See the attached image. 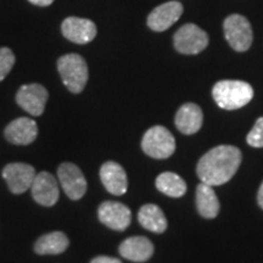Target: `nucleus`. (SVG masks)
<instances>
[{"label": "nucleus", "mask_w": 263, "mask_h": 263, "mask_svg": "<svg viewBox=\"0 0 263 263\" xmlns=\"http://www.w3.org/2000/svg\"><path fill=\"white\" fill-rule=\"evenodd\" d=\"M15 65V55L9 48H0V82L10 73Z\"/></svg>", "instance_id": "obj_22"}, {"label": "nucleus", "mask_w": 263, "mask_h": 263, "mask_svg": "<svg viewBox=\"0 0 263 263\" xmlns=\"http://www.w3.org/2000/svg\"><path fill=\"white\" fill-rule=\"evenodd\" d=\"M31 192L34 201L45 207L54 206L60 196L58 180L49 172H41L35 176Z\"/></svg>", "instance_id": "obj_11"}, {"label": "nucleus", "mask_w": 263, "mask_h": 263, "mask_svg": "<svg viewBox=\"0 0 263 263\" xmlns=\"http://www.w3.org/2000/svg\"><path fill=\"white\" fill-rule=\"evenodd\" d=\"M2 174L10 192L14 194H22L31 189L33 180L37 176L34 167L22 162L6 164Z\"/></svg>", "instance_id": "obj_8"}, {"label": "nucleus", "mask_w": 263, "mask_h": 263, "mask_svg": "<svg viewBox=\"0 0 263 263\" xmlns=\"http://www.w3.org/2000/svg\"><path fill=\"white\" fill-rule=\"evenodd\" d=\"M58 178L67 197L71 200H81L87 193V180L83 172L76 164L65 162L58 170Z\"/></svg>", "instance_id": "obj_7"}, {"label": "nucleus", "mask_w": 263, "mask_h": 263, "mask_svg": "<svg viewBox=\"0 0 263 263\" xmlns=\"http://www.w3.org/2000/svg\"><path fill=\"white\" fill-rule=\"evenodd\" d=\"M173 44L177 51L185 55H195L205 50L209 44L207 33L194 24L184 25L176 32Z\"/></svg>", "instance_id": "obj_6"}, {"label": "nucleus", "mask_w": 263, "mask_h": 263, "mask_svg": "<svg viewBox=\"0 0 263 263\" xmlns=\"http://www.w3.org/2000/svg\"><path fill=\"white\" fill-rule=\"evenodd\" d=\"M62 34L76 44H87L97 37V26L93 21L81 17H67L62 22Z\"/></svg>", "instance_id": "obj_12"}, {"label": "nucleus", "mask_w": 263, "mask_h": 263, "mask_svg": "<svg viewBox=\"0 0 263 263\" xmlns=\"http://www.w3.org/2000/svg\"><path fill=\"white\" fill-rule=\"evenodd\" d=\"M141 149L153 159H167L172 156L176 150V140L167 128L162 126L151 127L144 134L141 140Z\"/></svg>", "instance_id": "obj_4"}, {"label": "nucleus", "mask_w": 263, "mask_h": 263, "mask_svg": "<svg viewBox=\"0 0 263 263\" xmlns=\"http://www.w3.org/2000/svg\"><path fill=\"white\" fill-rule=\"evenodd\" d=\"M28 2L37 6H49L50 4H52L54 0H28Z\"/></svg>", "instance_id": "obj_25"}, {"label": "nucleus", "mask_w": 263, "mask_h": 263, "mask_svg": "<svg viewBox=\"0 0 263 263\" xmlns=\"http://www.w3.org/2000/svg\"><path fill=\"white\" fill-rule=\"evenodd\" d=\"M90 263H122L118 258L108 257V256H98V257L93 258Z\"/></svg>", "instance_id": "obj_24"}, {"label": "nucleus", "mask_w": 263, "mask_h": 263, "mask_svg": "<svg viewBox=\"0 0 263 263\" xmlns=\"http://www.w3.org/2000/svg\"><path fill=\"white\" fill-rule=\"evenodd\" d=\"M183 14L179 2H168L157 6L147 16V26L155 32H163L178 21Z\"/></svg>", "instance_id": "obj_13"}, {"label": "nucleus", "mask_w": 263, "mask_h": 263, "mask_svg": "<svg viewBox=\"0 0 263 263\" xmlns=\"http://www.w3.org/2000/svg\"><path fill=\"white\" fill-rule=\"evenodd\" d=\"M241 163V153L238 147L221 145L206 153L199 163L196 173L202 183L211 186L222 185L234 177Z\"/></svg>", "instance_id": "obj_1"}, {"label": "nucleus", "mask_w": 263, "mask_h": 263, "mask_svg": "<svg viewBox=\"0 0 263 263\" xmlns=\"http://www.w3.org/2000/svg\"><path fill=\"white\" fill-rule=\"evenodd\" d=\"M70 240L62 232H51L42 235L34 244L38 255H60L67 250Z\"/></svg>", "instance_id": "obj_18"}, {"label": "nucleus", "mask_w": 263, "mask_h": 263, "mask_svg": "<svg viewBox=\"0 0 263 263\" xmlns=\"http://www.w3.org/2000/svg\"><path fill=\"white\" fill-rule=\"evenodd\" d=\"M138 221L143 228L157 234H161L167 229L166 216L159 206L153 203H147L141 207L138 213Z\"/></svg>", "instance_id": "obj_19"}, {"label": "nucleus", "mask_w": 263, "mask_h": 263, "mask_svg": "<svg viewBox=\"0 0 263 263\" xmlns=\"http://www.w3.org/2000/svg\"><path fill=\"white\" fill-rule=\"evenodd\" d=\"M48 98V90L42 84H25L16 94V103L32 116H41L45 110Z\"/></svg>", "instance_id": "obj_9"}, {"label": "nucleus", "mask_w": 263, "mask_h": 263, "mask_svg": "<svg viewBox=\"0 0 263 263\" xmlns=\"http://www.w3.org/2000/svg\"><path fill=\"white\" fill-rule=\"evenodd\" d=\"M122 257L133 262H145L154 255V245L145 236H132L118 249Z\"/></svg>", "instance_id": "obj_16"}, {"label": "nucleus", "mask_w": 263, "mask_h": 263, "mask_svg": "<svg viewBox=\"0 0 263 263\" xmlns=\"http://www.w3.org/2000/svg\"><path fill=\"white\" fill-rule=\"evenodd\" d=\"M246 140H248L249 145L254 147H263V117L258 118L254 128L248 134Z\"/></svg>", "instance_id": "obj_23"}, {"label": "nucleus", "mask_w": 263, "mask_h": 263, "mask_svg": "<svg viewBox=\"0 0 263 263\" xmlns=\"http://www.w3.org/2000/svg\"><path fill=\"white\" fill-rule=\"evenodd\" d=\"M257 200H258V205L261 206V209H263V183L261 184V186H259Z\"/></svg>", "instance_id": "obj_26"}, {"label": "nucleus", "mask_w": 263, "mask_h": 263, "mask_svg": "<svg viewBox=\"0 0 263 263\" xmlns=\"http://www.w3.org/2000/svg\"><path fill=\"white\" fill-rule=\"evenodd\" d=\"M4 136L14 145H29L37 139L38 126L28 117L16 118L5 128Z\"/></svg>", "instance_id": "obj_14"}, {"label": "nucleus", "mask_w": 263, "mask_h": 263, "mask_svg": "<svg viewBox=\"0 0 263 263\" xmlns=\"http://www.w3.org/2000/svg\"><path fill=\"white\" fill-rule=\"evenodd\" d=\"M156 188L171 197H180L186 193L185 182L173 172L161 173L156 178Z\"/></svg>", "instance_id": "obj_21"}, {"label": "nucleus", "mask_w": 263, "mask_h": 263, "mask_svg": "<svg viewBox=\"0 0 263 263\" xmlns=\"http://www.w3.org/2000/svg\"><path fill=\"white\" fill-rule=\"evenodd\" d=\"M196 206L199 213L205 218H215L219 212V201L213 186L201 183L196 189Z\"/></svg>", "instance_id": "obj_20"}, {"label": "nucleus", "mask_w": 263, "mask_h": 263, "mask_svg": "<svg viewBox=\"0 0 263 263\" xmlns=\"http://www.w3.org/2000/svg\"><path fill=\"white\" fill-rule=\"evenodd\" d=\"M215 101L224 110H238L244 107L254 98V89L242 81H219L212 89Z\"/></svg>", "instance_id": "obj_2"}, {"label": "nucleus", "mask_w": 263, "mask_h": 263, "mask_svg": "<svg viewBox=\"0 0 263 263\" xmlns=\"http://www.w3.org/2000/svg\"><path fill=\"white\" fill-rule=\"evenodd\" d=\"M202 121L203 115L200 106H197L196 104L188 103L184 104L179 108L176 115L174 123H176V127L178 128L180 133L190 136V134H194L200 130V128L202 126Z\"/></svg>", "instance_id": "obj_17"}, {"label": "nucleus", "mask_w": 263, "mask_h": 263, "mask_svg": "<svg viewBox=\"0 0 263 263\" xmlns=\"http://www.w3.org/2000/svg\"><path fill=\"white\" fill-rule=\"evenodd\" d=\"M58 70L62 83L71 93L80 94L83 91L89 77L87 62L81 55L67 54L58 60Z\"/></svg>", "instance_id": "obj_3"}, {"label": "nucleus", "mask_w": 263, "mask_h": 263, "mask_svg": "<svg viewBox=\"0 0 263 263\" xmlns=\"http://www.w3.org/2000/svg\"><path fill=\"white\" fill-rule=\"evenodd\" d=\"M100 179L108 193L112 195H123L128 189V179L126 171L120 163L107 161L100 168Z\"/></svg>", "instance_id": "obj_15"}, {"label": "nucleus", "mask_w": 263, "mask_h": 263, "mask_svg": "<svg viewBox=\"0 0 263 263\" xmlns=\"http://www.w3.org/2000/svg\"><path fill=\"white\" fill-rule=\"evenodd\" d=\"M226 39L235 51H246L252 44V28L249 20L241 15H230L223 24Z\"/></svg>", "instance_id": "obj_5"}, {"label": "nucleus", "mask_w": 263, "mask_h": 263, "mask_svg": "<svg viewBox=\"0 0 263 263\" xmlns=\"http://www.w3.org/2000/svg\"><path fill=\"white\" fill-rule=\"evenodd\" d=\"M98 217L110 229L123 232L130 224L132 212L126 205L116 201H105L99 206Z\"/></svg>", "instance_id": "obj_10"}]
</instances>
